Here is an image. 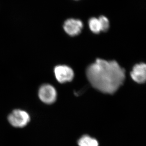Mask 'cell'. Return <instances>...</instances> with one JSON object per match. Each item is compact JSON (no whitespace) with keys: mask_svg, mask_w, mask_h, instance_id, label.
Masks as SVG:
<instances>
[{"mask_svg":"<svg viewBox=\"0 0 146 146\" xmlns=\"http://www.w3.org/2000/svg\"><path fill=\"white\" fill-rule=\"evenodd\" d=\"M86 74L94 88L106 94L115 92L125 78V70L116 61L101 59L88 66Z\"/></svg>","mask_w":146,"mask_h":146,"instance_id":"6da1fadb","label":"cell"},{"mask_svg":"<svg viewBox=\"0 0 146 146\" xmlns=\"http://www.w3.org/2000/svg\"><path fill=\"white\" fill-rule=\"evenodd\" d=\"M8 120L13 127L23 128L29 123L31 119L28 113L21 110L16 109L9 114Z\"/></svg>","mask_w":146,"mask_h":146,"instance_id":"7a4b0ae2","label":"cell"},{"mask_svg":"<svg viewBox=\"0 0 146 146\" xmlns=\"http://www.w3.org/2000/svg\"><path fill=\"white\" fill-rule=\"evenodd\" d=\"M38 96L42 102L51 104L55 102L56 99V90L51 85L44 84L39 90Z\"/></svg>","mask_w":146,"mask_h":146,"instance_id":"3957f363","label":"cell"},{"mask_svg":"<svg viewBox=\"0 0 146 146\" xmlns=\"http://www.w3.org/2000/svg\"><path fill=\"white\" fill-rule=\"evenodd\" d=\"M54 73L57 80L61 83L72 81L74 76L72 69L67 65L56 66L54 69Z\"/></svg>","mask_w":146,"mask_h":146,"instance_id":"277c9868","label":"cell"},{"mask_svg":"<svg viewBox=\"0 0 146 146\" xmlns=\"http://www.w3.org/2000/svg\"><path fill=\"white\" fill-rule=\"evenodd\" d=\"M83 27L82 22L80 20L70 19L65 21L64 23V29L67 34L73 36L80 34Z\"/></svg>","mask_w":146,"mask_h":146,"instance_id":"5b68a950","label":"cell"},{"mask_svg":"<svg viewBox=\"0 0 146 146\" xmlns=\"http://www.w3.org/2000/svg\"><path fill=\"white\" fill-rule=\"evenodd\" d=\"M132 80L138 83H144L146 80V66L144 63L137 64L131 72Z\"/></svg>","mask_w":146,"mask_h":146,"instance_id":"8992f818","label":"cell"},{"mask_svg":"<svg viewBox=\"0 0 146 146\" xmlns=\"http://www.w3.org/2000/svg\"><path fill=\"white\" fill-rule=\"evenodd\" d=\"M79 146H98V141L88 135L82 137L78 141Z\"/></svg>","mask_w":146,"mask_h":146,"instance_id":"52a82bcc","label":"cell"},{"mask_svg":"<svg viewBox=\"0 0 146 146\" xmlns=\"http://www.w3.org/2000/svg\"><path fill=\"white\" fill-rule=\"evenodd\" d=\"M88 25L90 29L94 33L99 34L101 31L100 23L98 18H91L88 21Z\"/></svg>","mask_w":146,"mask_h":146,"instance_id":"ba28073f","label":"cell"},{"mask_svg":"<svg viewBox=\"0 0 146 146\" xmlns=\"http://www.w3.org/2000/svg\"><path fill=\"white\" fill-rule=\"evenodd\" d=\"M99 21L100 23L101 27V31L106 32L109 29V20L106 17L101 16L99 18Z\"/></svg>","mask_w":146,"mask_h":146,"instance_id":"9c48e42d","label":"cell"}]
</instances>
